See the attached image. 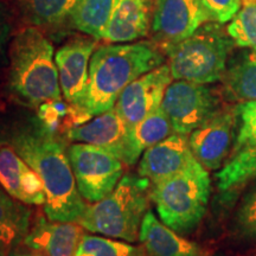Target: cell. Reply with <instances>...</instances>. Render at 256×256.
<instances>
[{
  "label": "cell",
  "instance_id": "12",
  "mask_svg": "<svg viewBox=\"0 0 256 256\" xmlns=\"http://www.w3.org/2000/svg\"><path fill=\"white\" fill-rule=\"evenodd\" d=\"M236 121L235 108H222L188 134L192 154L206 170H217L223 166L232 146Z\"/></svg>",
  "mask_w": 256,
  "mask_h": 256
},
{
  "label": "cell",
  "instance_id": "34",
  "mask_svg": "<svg viewBox=\"0 0 256 256\" xmlns=\"http://www.w3.org/2000/svg\"><path fill=\"white\" fill-rule=\"evenodd\" d=\"M0 256H6V250L0 248Z\"/></svg>",
  "mask_w": 256,
  "mask_h": 256
},
{
  "label": "cell",
  "instance_id": "20",
  "mask_svg": "<svg viewBox=\"0 0 256 256\" xmlns=\"http://www.w3.org/2000/svg\"><path fill=\"white\" fill-rule=\"evenodd\" d=\"M174 133L171 121L162 107L130 128L127 158L124 164L134 165L147 148L166 139Z\"/></svg>",
  "mask_w": 256,
  "mask_h": 256
},
{
  "label": "cell",
  "instance_id": "3",
  "mask_svg": "<svg viewBox=\"0 0 256 256\" xmlns=\"http://www.w3.org/2000/svg\"><path fill=\"white\" fill-rule=\"evenodd\" d=\"M8 89L16 100L32 108L62 100L51 42L36 26L19 30L8 48Z\"/></svg>",
  "mask_w": 256,
  "mask_h": 256
},
{
  "label": "cell",
  "instance_id": "9",
  "mask_svg": "<svg viewBox=\"0 0 256 256\" xmlns=\"http://www.w3.org/2000/svg\"><path fill=\"white\" fill-rule=\"evenodd\" d=\"M172 80L171 69L165 63L140 76L124 89L115 104V110L128 128L136 126L162 107L166 89Z\"/></svg>",
  "mask_w": 256,
  "mask_h": 256
},
{
  "label": "cell",
  "instance_id": "11",
  "mask_svg": "<svg viewBox=\"0 0 256 256\" xmlns=\"http://www.w3.org/2000/svg\"><path fill=\"white\" fill-rule=\"evenodd\" d=\"M98 40L92 37H78L66 42L55 54L63 98L69 104L80 107L87 94L89 66Z\"/></svg>",
  "mask_w": 256,
  "mask_h": 256
},
{
  "label": "cell",
  "instance_id": "22",
  "mask_svg": "<svg viewBox=\"0 0 256 256\" xmlns=\"http://www.w3.org/2000/svg\"><path fill=\"white\" fill-rule=\"evenodd\" d=\"M116 0H80L74 8L70 25L82 34L102 40Z\"/></svg>",
  "mask_w": 256,
  "mask_h": 256
},
{
  "label": "cell",
  "instance_id": "4",
  "mask_svg": "<svg viewBox=\"0 0 256 256\" xmlns=\"http://www.w3.org/2000/svg\"><path fill=\"white\" fill-rule=\"evenodd\" d=\"M150 188L151 182L147 178L124 176L107 197L87 206L78 223L92 234L136 242L148 211Z\"/></svg>",
  "mask_w": 256,
  "mask_h": 256
},
{
  "label": "cell",
  "instance_id": "7",
  "mask_svg": "<svg viewBox=\"0 0 256 256\" xmlns=\"http://www.w3.org/2000/svg\"><path fill=\"white\" fill-rule=\"evenodd\" d=\"M78 188L84 200L96 203L122 178L124 162L101 147L76 142L66 148Z\"/></svg>",
  "mask_w": 256,
  "mask_h": 256
},
{
  "label": "cell",
  "instance_id": "14",
  "mask_svg": "<svg viewBox=\"0 0 256 256\" xmlns=\"http://www.w3.org/2000/svg\"><path fill=\"white\" fill-rule=\"evenodd\" d=\"M130 128L114 108L96 115L88 122L68 128L66 136L74 142L90 144L101 147L121 162H126Z\"/></svg>",
  "mask_w": 256,
  "mask_h": 256
},
{
  "label": "cell",
  "instance_id": "6",
  "mask_svg": "<svg viewBox=\"0 0 256 256\" xmlns=\"http://www.w3.org/2000/svg\"><path fill=\"white\" fill-rule=\"evenodd\" d=\"M235 46L222 24L209 22L162 51L174 80L211 84L222 80Z\"/></svg>",
  "mask_w": 256,
  "mask_h": 256
},
{
  "label": "cell",
  "instance_id": "24",
  "mask_svg": "<svg viewBox=\"0 0 256 256\" xmlns=\"http://www.w3.org/2000/svg\"><path fill=\"white\" fill-rule=\"evenodd\" d=\"M256 177V146L235 153L216 174L217 185L222 192L232 190Z\"/></svg>",
  "mask_w": 256,
  "mask_h": 256
},
{
  "label": "cell",
  "instance_id": "8",
  "mask_svg": "<svg viewBox=\"0 0 256 256\" xmlns=\"http://www.w3.org/2000/svg\"><path fill=\"white\" fill-rule=\"evenodd\" d=\"M220 94L208 84L176 80L166 89L162 108L174 133L188 136L222 110Z\"/></svg>",
  "mask_w": 256,
  "mask_h": 256
},
{
  "label": "cell",
  "instance_id": "1",
  "mask_svg": "<svg viewBox=\"0 0 256 256\" xmlns=\"http://www.w3.org/2000/svg\"><path fill=\"white\" fill-rule=\"evenodd\" d=\"M8 144L40 178L48 218L78 222L87 204L78 188L66 146L56 133L40 121L24 124L11 130Z\"/></svg>",
  "mask_w": 256,
  "mask_h": 256
},
{
  "label": "cell",
  "instance_id": "28",
  "mask_svg": "<svg viewBox=\"0 0 256 256\" xmlns=\"http://www.w3.org/2000/svg\"><path fill=\"white\" fill-rule=\"evenodd\" d=\"M236 226L240 234L256 238V183L249 188L236 214Z\"/></svg>",
  "mask_w": 256,
  "mask_h": 256
},
{
  "label": "cell",
  "instance_id": "18",
  "mask_svg": "<svg viewBox=\"0 0 256 256\" xmlns=\"http://www.w3.org/2000/svg\"><path fill=\"white\" fill-rule=\"evenodd\" d=\"M139 241L153 256H203L200 246L184 238L150 210L142 220Z\"/></svg>",
  "mask_w": 256,
  "mask_h": 256
},
{
  "label": "cell",
  "instance_id": "21",
  "mask_svg": "<svg viewBox=\"0 0 256 256\" xmlns=\"http://www.w3.org/2000/svg\"><path fill=\"white\" fill-rule=\"evenodd\" d=\"M31 226L26 204L11 197L0 186V248L8 250L23 242Z\"/></svg>",
  "mask_w": 256,
  "mask_h": 256
},
{
  "label": "cell",
  "instance_id": "2",
  "mask_svg": "<svg viewBox=\"0 0 256 256\" xmlns=\"http://www.w3.org/2000/svg\"><path fill=\"white\" fill-rule=\"evenodd\" d=\"M165 64V52L154 40L98 46L89 66L87 94L78 108L90 118L115 107L130 83Z\"/></svg>",
  "mask_w": 256,
  "mask_h": 256
},
{
  "label": "cell",
  "instance_id": "29",
  "mask_svg": "<svg viewBox=\"0 0 256 256\" xmlns=\"http://www.w3.org/2000/svg\"><path fill=\"white\" fill-rule=\"evenodd\" d=\"M211 22L226 24L241 10L242 0H198Z\"/></svg>",
  "mask_w": 256,
  "mask_h": 256
},
{
  "label": "cell",
  "instance_id": "35",
  "mask_svg": "<svg viewBox=\"0 0 256 256\" xmlns=\"http://www.w3.org/2000/svg\"><path fill=\"white\" fill-rule=\"evenodd\" d=\"M75 256H89V255H87V254H81V252H76Z\"/></svg>",
  "mask_w": 256,
  "mask_h": 256
},
{
  "label": "cell",
  "instance_id": "30",
  "mask_svg": "<svg viewBox=\"0 0 256 256\" xmlns=\"http://www.w3.org/2000/svg\"><path fill=\"white\" fill-rule=\"evenodd\" d=\"M68 102L66 104L62 100L44 102L37 108L38 119L48 130L56 132L60 124V120L66 119L68 115Z\"/></svg>",
  "mask_w": 256,
  "mask_h": 256
},
{
  "label": "cell",
  "instance_id": "5",
  "mask_svg": "<svg viewBox=\"0 0 256 256\" xmlns=\"http://www.w3.org/2000/svg\"><path fill=\"white\" fill-rule=\"evenodd\" d=\"M210 192L208 170L194 158L178 174L151 184L150 200L162 223L186 235L197 228L206 215Z\"/></svg>",
  "mask_w": 256,
  "mask_h": 256
},
{
  "label": "cell",
  "instance_id": "33",
  "mask_svg": "<svg viewBox=\"0 0 256 256\" xmlns=\"http://www.w3.org/2000/svg\"><path fill=\"white\" fill-rule=\"evenodd\" d=\"M134 256H153V255L150 254V252L144 248V246H142V247H138V250Z\"/></svg>",
  "mask_w": 256,
  "mask_h": 256
},
{
  "label": "cell",
  "instance_id": "19",
  "mask_svg": "<svg viewBox=\"0 0 256 256\" xmlns=\"http://www.w3.org/2000/svg\"><path fill=\"white\" fill-rule=\"evenodd\" d=\"M222 92L229 101L256 100V51H243L229 60L222 80Z\"/></svg>",
  "mask_w": 256,
  "mask_h": 256
},
{
  "label": "cell",
  "instance_id": "25",
  "mask_svg": "<svg viewBox=\"0 0 256 256\" xmlns=\"http://www.w3.org/2000/svg\"><path fill=\"white\" fill-rule=\"evenodd\" d=\"M226 31L236 46L256 51V0H246Z\"/></svg>",
  "mask_w": 256,
  "mask_h": 256
},
{
  "label": "cell",
  "instance_id": "36",
  "mask_svg": "<svg viewBox=\"0 0 256 256\" xmlns=\"http://www.w3.org/2000/svg\"><path fill=\"white\" fill-rule=\"evenodd\" d=\"M252 256H256V254H254V255H252Z\"/></svg>",
  "mask_w": 256,
  "mask_h": 256
},
{
  "label": "cell",
  "instance_id": "13",
  "mask_svg": "<svg viewBox=\"0 0 256 256\" xmlns=\"http://www.w3.org/2000/svg\"><path fill=\"white\" fill-rule=\"evenodd\" d=\"M0 186L26 206L46 204V190L40 178L10 144H0Z\"/></svg>",
  "mask_w": 256,
  "mask_h": 256
},
{
  "label": "cell",
  "instance_id": "15",
  "mask_svg": "<svg viewBox=\"0 0 256 256\" xmlns=\"http://www.w3.org/2000/svg\"><path fill=\"white\" fill-rule=\"evenodd\" d=\"M194 159L188 136L172 133L142 153L138 172L151 184H156L178 174Z\"/></svg>",
  "mask_w": 256,
  "mask_h": 256
},
{
  "label": "cell",
  "instance_id": "31",
  "mask_svg": "<svg viewBox=\"0 0 256 256\" xmlns=\"http://www.w3.org/2000/svg\"><path fill=\"white\" fill-rule=\"evenodd\" d=\"M11 34V14L4 2L0 0V60L4 56Z\"/></svg>",
  "mask_w": 256,
  "mask_h": 256
},
{
  "label": "cell",
  "instance_id": "32",
  "mask_svg": "<svg viewBox=\"0 0 256 256\" xmlns=\"http://www.w3.org/2000/svg\"><path fill=\"white\" fill-rule=\"evenodd\" d=\"M8 256H44V255L42 254V252H40L31 250V249H28V250H26V252H24V250L12 252Z\"/></svg>",
  "mask_w": 256,
  "mask_h": 256
},
{
  "label": "cell",
  "instance_id": "10",
  "mask_svg": "<svg viewBox=\"0 0 256 256\" xmlns=\"http://www.w3.org/2000/svg\"><path fill=\"white\" fill-rule=\"evenodd\" d=\"M209 22L198 0H154L151 30L156 43L164 49L191 36Z\"/></svg>",
  "mask_w": 256,
  "mask_h": 256
},
{
  "label": "cell",
  "instance_id": "16",
  "mask_svg": "<svg viewBox=\"0 0 256 256\" xmlns=\"http://www.w3.org/2000/svg\"><path fill=\"white\" fill-rule=\"evenodd\" d=\"M83 235V226L78 222H60L40 216L23 243L44 256H75Z\"/></svg>",
  "mask_w": 256,
  "mask_h": 256
},
{
  "label": "cell",
  "instance_id": "17",
  "mask_svg": "<svg viewBox=\"0 0 256 256\" xmlns=\"http://www.w3.org/2000/svg\"><path fill=\"white\" fill-rule=\"evenodd\" d=\"M154 0H116L102 40L108 44L133 43L148 34Z\"/></svg>",
  "mask_w": 256,
  "mask_h": 256
},
{
  "label": "cell",
  "instance_id": "27",
  "mask_svg": "<svg viewBox=\"0 0 256 256\" xmlns=\"http://www.w3.org/2000/svg\"><path fill=\"white\" fill-rule=\"evenodd\" d=\"M238 120V132L234 145V153L256 146V100L241 102L235 107Z\"/></svg>",
  "mask_w": 256,
  "mask_h": 256
},
{
  "label": "cell",
  "instance_id": "23",
  "mask_svg": "<svg viewBox=\"0 0 256 256\" xmlns=\"http://www.w3.org/2000/svg\"><path fill=\"white\" fill-rule=\"evenodd\" d=\"M24 20L36 28L58 26L69 20L80 0H19Z\"/></svg>",
  "mask_w": 256,
  "mask_h": 256
},
{
  "label": "cell",
  "instance_id": "26",
  "mask_svg": "<svg viewBox=\"0 0 256 256\" xmlns=\"http://www.w3.org/2000/svg\"><path fill=\"white\" fill-rule=\"evenodd\" d=\"M138 247L102 236L83 235L78 252L89 256H134Z\"/></svg>",
  "mask_w": 256,
  "mask_h": 256
}]
</instances>
